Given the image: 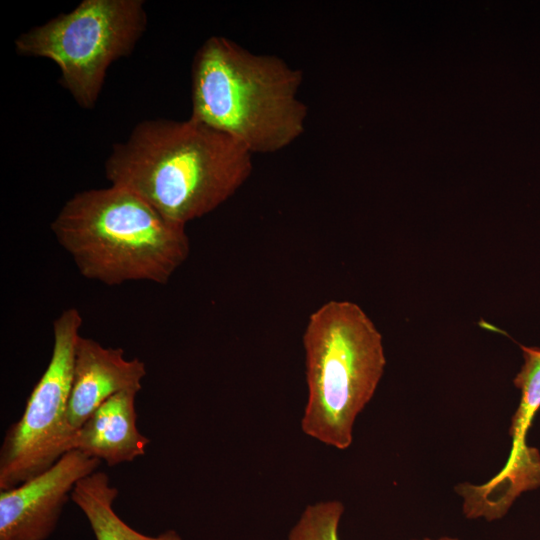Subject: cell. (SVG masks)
I'll return each instance as SVG.
<instances>
[{
    "instance_id": "5",
    "label": "cell",
    "mask_w": 540,
    "mask_h": 540,
    "mask_svg": "<svg viewBox=\"0 0 540 540\" xmlns=\"http://www.w3.org/2000/svg\"><path fill=\"white\" fill-rule=\"evenodd\" d=\"M146 26L142 0H83L20 34L15 51L55 62L61 86L81 108L92 109L108 68L132 52Z\"/></svg>"
},
{
    "instance_id": "9",
    "label": "cell",
    "mask_w": 540,
    "mask_h": 540,
    "mask_svg": "<svg viewBox=\"0 0 540 540\" xmlns=\"http://www.w3.org/2000/svg\"><path fill=\"white\" fill-rule=\"evenodd\" d=\"M138 392L125 390L105 400L76 431L72 450L104 461L108 466L143 456L150 440L136 426Z\"/></svg>"
},
{
    "instance_id": "8",
    "label": "cell",
    "mask_w": 540,
    "mask_h": 540,
    "mask_svg": "<svg viewBox=\"0 0 540 540\" xmlns=\"http://www.w3.org/2000/svg\"><path fill=\"white\" fill-rule=\"evenodd\" d=\"M145 376L143 361L127 359L122 348L104 347L80 335L75 346L67 408L71 429L76 432L111 396L125 390L140 391Z\"/></svg>"
},
{
    "instance_id": "13",
    "label": "cell",
    "mask_w": 540,
    "mask_h": 540,
    "mask_svg": "<svg viewBox=\"0 0 540 540\" xmlns=\"http://www.w3.org/2000/svg\"><path fill=\"white\" fill-rule=\"evenodd\" d=\"M412 540H459V539L455 537H450V536H442L436 539L426 537L422 539H412Z\"/></svg>"
},
{
    "instance_id": "2",
    "label": "cell",
    "mask_w": 540,
    "mask_h": 540,
    "mask_svg": "<svg viewBox=\"0 0 540 540\" xmlns=\"http://www.w3.org/2000/svg\"><path fill=\"white\" fill-rule=\"evenodd\" d=\"M302 82V71L283 59L212 36L193 59L190 117L252 154L274 153L305 130L308 109L298 97Z\"/></svg>"
},
{
    "instance_id": "1",
    "label": "cell",
    "mask_w": 540,
    "mask_h": 540,
    "mask_svg": "<svg viewBox=\"0 0 540 540\" xmlns=\"http://www.w3.org/2000/svg\"><path fill=\"white\" fill-rule=\"evenodd\" d=\"M252 153L193 118L138 123L105 162L111 185L126 188L167 219L186 225L227 201L249 178Z\"/></svg>"
},
{
    "instance_id": "4",
    "label": "cell",
    "mask_w": 540,
    "mask_h": 540,
    "mask_svg": "<svg viewBox=\"0 0 540 540\" xmlns=\"http://www.w3.org/2000/svg\"><path fill=\"white\" fill-rule=\"evenodd\" d=\"M303 346L307 400L302 431L345 450L384 373L382 335L359 305L332 300L310 315Z\"/></svg>"
},
{
    "instance_id": "10",
    "label": "cell",
    "mask_w": 540,
    "mask_h": 540,
    "mask_svg": "<svg viewBox=\"0 0 540 540\" xmlns=\"http://www.w3.org/2000/svg\"><path fill=\"white\" fill-rule=\"evenodd\" d=\"M118 489L103 471L84 477L75 485L71 499L87 518L96 540H182L175 530L159 535L142 534L126 524L114 511Z\"/></svg>"
},
{
    "instance_id": "3",
    "label": "cell",
    "mask_w": 540,
    "mask_h": 540,
    "mask_svg": "<svg viewBox=\"0 0 540 540\" xmlns=\"http://www.w3.org/2000/svg\"><path fill=\"white\" fill-rule=\"evenodd\" d=\"M80 274L108 286L166 284L190 252L185 226L119 186L76 193L51 224Z\"/></svg>"
},
{
    "instance_id": "12",
    "label": "cell",
    "mask_w": 540,
    "mask_h": 540,
    "mask_svg": "<svg viewBox=\"0 0 540 540\" xmlns=\"http://www.w3.org/2000/svg\"><path fill=\"white\" fill-rule=\"evenodd\" d=\"M521 348L524 364L514 379L515 386L521 392V399L512 418V424L529 429L540 409V349L525 346Z\"/></svg>"
},
{
    "instance_id": "6",
    "label": "cell",
    "mask_w": 540,
    "mask_h": 540,
    "mask_svg": "<svg viewBox=\"0 0 540 540\" xmlns=\"http://www.w3.org/2000/svg\"><path fill=\"white\" fill-rule=\"evenodd\" d=\"M82 318L67 308L53 322L50 361L28 397L20 419L7 429L0 448V490H7L52 467L72 450L68 423L76 342Z\"/></svg>"
},
{
    "instance_id": "7",
    "label": "cell",
    "mask_w": 540,
    "mask_h": 540,
    "mask_svg": "<svg viewBox=\"0 0 540 540\" xmlns=\"http://www.w3.org/2000/svg\"><path fill=\"white\" fill-rule=\"evenodd\" d=\"M100 463L74 449L48 470L1 491L0 540L47 539L77 482L97 471Z\"/></svg>"
},
{
    "instance_id": "11",
    "label": "cell",
    "mask_w": 540,
    "mask_h": 540,
    "mask_svg": "<svg viewBox=\"0 0 540 540\" xmlns=\"http://www.w3.org/2000/svg\"><path fill=\"white\" fill-rule=\"evenodd\" d=\"M344 505L325 500L307 505L291 528L287 540H340L339 525Z\"/></svg>"
}]
</instances>
